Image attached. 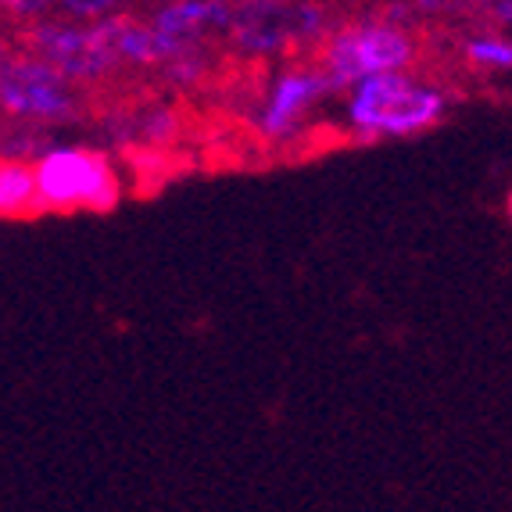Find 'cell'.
Wrapping results in <instances>:
<instances>
[{
	"instance_id": "6da1fadb",
	"label": "cell",
	"mask_w": 512,
	"mask_h": 512,
	"mask_svg": "<svg viewBox=\"0 0 512 512\" xmlns=\"http://www.w3.org/2000/svg\"><path fill=\"white\" fill-rule=\"evenodd\" d=\"M444 111V97L430 86L412 83L405 72H380L355 86L351 122L362 137H412L430 129Z\"/></svg>"
},
{
	"instance_id": "7a4b0ae2",
	"label": "cell",
	"mask_w": 512,
	"mask_h": 512,
	"mask_svg": "<svg viewBox=\"0 0 512 512\" xmlns=\"http://www.w3.org/2000/svg\"><path fill=\"white\" fill-rule=\"evenodd\" d=\"M43 212H108L119 201V172L97 151L58 147L36 158Z\"/></svg>"
},
{
	"instance_id": "3957f363",
	"label": "cell",
	"mask_w": 512,
	"mask_h": 512,
	"mask_svg": "<svg viewBox=\"0 0 512 512\" xmlns=\"http://www.w3.org/2000/svg\"><path fill=\"white\" fill-rule=\"evenodd\" d=\"M412 61V43L391 26H359L337 33L323 54L330 86H359L362 79L380 72H402Z\"/></svg>"
},
{
	"instance_id": "277c9868",
	"label": "cell",
	"mask_w": 512,
	"mask_h": 512,
	"mask_svg": "<svg viewBox=\"0 0 512 512\" xmlns=\"http://www.w3.org/2000/svg\"><path fill=\"white\" fill-rule=\"evenodd\" d=\"M4 108L15 119H65L72 94L65 76L33 54H8L4 61Z\"/></svg>"
},
{
	"instance_id": "5b68a950",
	"label": "cell",
	"mask_w": 512,
	"mask_h": 512,
	"mask_svg": "<svg viewBox=\"0 0 512 512\" xmlns=\"http://www.w3.org/2000/svg\"><path fill=\"white\" fill-rule=\"evenodd\" d=\"M29 54L47 61L65 79H97L119 61L101 26L94 29L40 26L29 33Z\"/></svg>"
},
{
	"instance_id": "8992f818",
	"label": "cell",
	"mask_w": 512,
	"mask_h": 512,
	"mask_svg": "<svg viewBox=\"0 0 512 512\" xmlns=\"http://www.w3.org/2000/svg\"><path fill=\"white\" fill-rule=\"evenodd\" d=\"M233 15L226 11L222 0H176L162 15L154 18V29L165 36L176 54H187L201 36L208 33H222L230 26Z\"/></svg>"
},
{
	"instance_id": "52a82bcc",
	"label": "cell",
	"mask_w": 512,
	"mask_h": 512,
	"mask_svg": "<svg viewBox=\"0 0 512 512\" xmlns=\"http://www.w3.org/2000/svg\"><path fill=\"white\" fill-rule=\"evenodd\" d=\"M323 86H330V79L316 76V72H287L276 83L269 104H265V115H262L265 137H283L305 115L308 104L323 94Z\"/></svg>"
},
{
	"instance_id": "ba28073f",
	"label": "cell",
	"mask_w": 512,
	"mask_h": 512,
	"mask_svg": "<svg viewBox=\"0 0 512 512\" xmlns=\"http://www.w3.org/2000/svg\"><path fill=\"white\" fill-rule=\"evenodd\" d=\"M0 208L8 219H29V215L43 212L36 165L18 162V158L4 162V169H0Z\"/></svg>"
},
{
	"instance_id": "9c48e42d",
	"label": "cell",
	"mask_w": 512,
	"mask_h": 512,
	"mask_svg": "<svg viewBox=\"0 0 512 512\" xmlns=\"http://www.w3.org/2000/svg\"><path fill=\"white\" fill-rule=\"evenodd\" d=\"M466 58L480 69H512V43L495 40V36H480L466 43Z\"/></svg>"
},
{
	"instance_id": "30bf717a",
	"label": "cell",
	"mask_w": 512,
	"mask_h": 512,
	"mask_svg": "<svg viewBox=\"0 0 512 512\" xmlns=\"http://www.w3.org/2000/svg\"><path fill=\"white\" fill-rule=\"evenodd\" d=\"M119 4V0H61V8L69 11V15H79V18H94V15H104Z\"/></svg>"
},
{
	"instance_id": "8fae6325",
	"label": "cell",
	"mask_w": 512,
	"mask_h": 512,
	"mask_svg": "<svg viewBox=\"0 0 512 512\" xmlns=\"http://www.w3.org/2000/svg\"><path fill=\"white\" fill-rule=\"evenodd\" d=\"M51 4V0H4V8H8V15H36V11H43Z\"/></svg>"
},
{
	"instance_id": "7c38bea8",
	"label": "cell",
	"mask_w": 512,
	"mask_h": 512,
	"mask_svg": "<svg viewBox=\"0 0 512 512\" xmlns=\"http://www.w3.org/2000/svg\"><path fill=\"white\" fill-rule=\"evenodd\" d=\"M505 219L512 222V190H509V194H505Z\"/></svg>"
},
{
	"instance_id": "4fadbf2b",
	"label": "cell",
	"mask_w": 512,
	"mask_h": 512,
	"mask_svg": "<svg viewBox=\"0 0 512 512\" xmlns=\"http://www.w3.org/2000/svg\"><path fill=\"white\" fill-rule=\"evenodd\" d=\"M452 4H459V0H452ZM462 4H487V0H462Z\"/></svg>"
}]
</instances>
